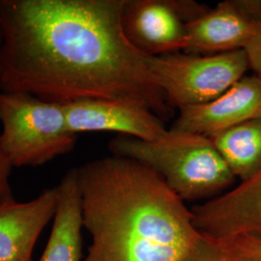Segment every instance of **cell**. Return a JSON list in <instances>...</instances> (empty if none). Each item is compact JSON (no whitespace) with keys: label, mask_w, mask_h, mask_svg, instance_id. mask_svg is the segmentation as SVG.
<instances>
[{"label":"cell","mask_w":261,"mask_h":261,"mask_svg":"<svg viewBox=\"0 0 261 261\" xmlns=\"http://www.w3.org/2000/svg\"><path fill=\"white\" fill-rule=\"evenodd\" d=\"M76 169L91 237L84 261H186L202 239L192 209L149 167L112 155Z\"/></svg>","instance_id":"2"},{"label":"cell","mask_w":261,"mask_h":261,"mask_svg":"<svg viewBox=\"0 0 261 261\" xmlns=\"http://www.w3.org/2000/svg\"><path fill=\"white\" fill-rule=\"evenodd\" d=\"M12 168L13 166L5 154L0 141V206L16 200L10 183Z\"/></svg>","instance_id":"15"},{"label":"cell","mask_w":261,"mask_h":261,"mask_svg":"<svg viewBox=\"0 0 261 261\" xmlns=\"http://www.w3.org/2000/svg\"><path fill=\"white\" fill-rule=\"evenodd\" d=\"M261 116V77L245 75L224 94L208 103L180 109L171 130L210 138Z\"/></svg>","instance_id":"8"},{"label":"cell","mask_w":261,"mask_h":261,"mask_svg":"<svg viewBox=\"0 0 261 261\" xmlns=\"http://www.w3.org/2000/svg\"><path fill=\"white\" fill-rule=\"evenodd\" d=\"M0 141L13 168L40 167L75 147L77 135L69 130L64 105L0 91Z\"/></svg>","instance_id":"4"},{"label":"cell","mask_w":261,"mask_h":261,"mask_svg":"<svg viewBox=\"0 0 261 261\" xmlns=\"http://www.w3.org/2000/svg\"><path fill=\"white\" fill-rule=\"evenodd\" d=\"M69 130L113 132L139 140H158L168 130L162 119L139 103L123 99H90L64 105Z\"/></svg>","instance_id":"7"},{"label":"cell","mask_w":261,"mask_h":261,"mask_svg":"<svg viewBox=\"0 0 261 261\" xmlns=\"http://www.w3.org/2000/svg\"><path fill=\"white\" fill-rule=\"evenodd\" d=\"M147 63L170 106L179 110L218 98L250 69L244 49L200 56H147Z\"/></svg>","instance_id":"5"},{"label":"cell","mask_w":261,"mask_h":261,"mask_svg":"<svg viewBox=\"0 0 261 261\" xmlns=\"http://www.w3.org/2000/svg\"><path fill=\"white\" fill-rule=\"evenodd\" d=\"M56 187L58 199L54 224L39 261H84L83 208L76 168L67 171Z\"/></svg>","instance_id":"12"},{"label":"cell","mask_w":261,"mask_h":261,"mask_svg":"<svg viewBox=\"0 0 261 261\" xmlns=\"http://www.w3.org/2000/svg\"><path fill=\"white\" fill-rule=\"evenodd\" d=\"M186 261H233L220 250L212 240L202 235V239Z\"/></svg>","instance_id":"14"},{"label":"cell","mask_w":261,"mask_h":261,"mask_svg":"<svg viewBox=\"0 0 261 261\" xmlns=\"http://www.w3.org/2000/svg\"><path fill=\"white\" fill-rule=\"evenodd\" d=\"M245 51L249 59L250 69L253 71L254 75L261 77V30L246 47Z\"/></svg>","instance_id":"16"},{"label":"cell","mask_w":261,"mask_h":261,"mask_svg":"<svg viewBox=\"0 0 261 261\" xmlns=\"http://www.w3.org/2000/svg\"><path fill=\"white\" fill-rule=\"evenodd\" d=\"M260 30L247 0H226L187 24L184 49L211 55L245 50Z\"/></svg>","instance_id":"10"},{"label":"cell","mask_w":261,"mask_h":261,"mask_svg":"<svg viewBox=\"0 0 261 261\" xmlns=\"http://www.w3.org/2000/svg\"><path fill=\"white\" fill-rule=\"evenodd\" d=\"M3 46H4V31H3L2 23L0 20V65H1V56H2Z\"/></svg>","instance_id":"17"},{"label":"cell","mask_w":261,"mask_h":261,"mask_svg":"<svg viewBox=\"0 0 261 261\" xmlns=\"http://www.w3.org/2000/svg\"><path fill=\"white\" fill-rule=\"evenodd\" d=\"M126 0H0V91L53 103L123 99L161 119L170 106L147 55L125 35Z\"/></svg>","instance_id":"1"},{"label":"cell","mask_w":261,"mask_h":261,"mask_svg":"<svg viewBox=\"0 0 261 261\" xmlns=\"http://www.w3.org/2000/svg\"><path fill=\"white\" fill-rule=\"evenodd\" d=\"M199 232L210 239L261 235V168L223 196L192 208Z\"/></svg>","instance_id":"9"},{"label":"cell","mask_w":261,"mask_h":261,"mask_svg":"<svg viewBox=\"0 0 261 261\" xmlns=\"http://www.w3.org/2000/svg\"><path fill=\"white\" fill-rule=\"evenodd\" d=\"M57 199L56 186L27 202L0 206V261H32L39 237L55 217Z\"/></svg>","instance_id":"11"},{"label":"cell","mask_w":261,"mask_h":261,"mask_svg":"<svg viewBox=\"0 0 261 261\" xmlns=\"http://www.w3.org/2000/svg\"><path fill=\"white\" fill-rule=\"evenodd\" d=\"M235 177L245 181L261 168V116L209 138Z\"/></svg>","instance_id":"13"},{"label":"cell","mask_w":261,"mask_h":261,"mask_svg":"<svg viewBox=\"0 0 261 261\" xmlns=\"http://www.w3.org/2000/svg\"><path fill=\"white\" fill-rule=\"evenodd\" d=\"M208 10L194 1L126 0L122 25L130 43L147 56L184 49L187 24Z\"/></svg>","instance_id":"6"},{"label":"cell","mask_w":261,"mask_h":261,"mask_svg":"<svg viewBox=\"0 0 261 261\" xmlns=\"http://www.w3.org/2000/svg\"><path fill=\"white\" fill-rule=\"evenodd\" d=\"M112 155L132 159L155 170L184 201L211 199L235 180L211 140L168 130L158 140L119 136L110 142Z\"/></svg>","instance_id":"3"}]
</instances>
